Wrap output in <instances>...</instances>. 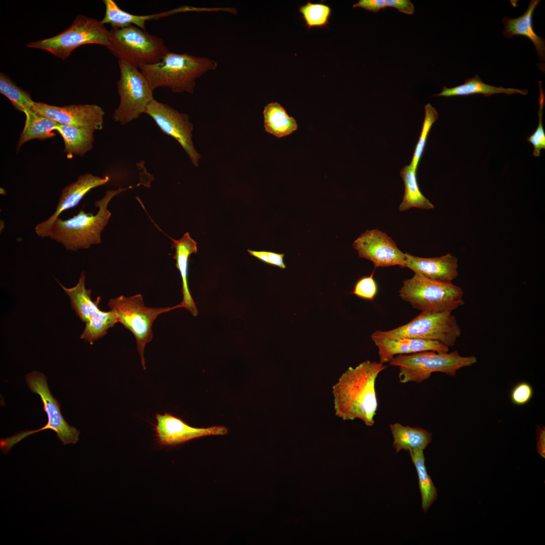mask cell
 <instances>
[{
  "mask_svg": "<svg viewBox=\"0 0 545 545\" xmlns=\"http://www.w3.org/2000/svg\"><path fill=\"white\" fill-rule=\"evenodd\" d=\"M386 367L367 360L343 372L332 388L335 415L344 420L358 419L372 426L378 407L375 382Z\"/></svg>",
  "mask_w": 545,
  "mask_h": 545,
  "instance_id": "1",
  "label": "cell"
},
{
  "mask_svg": "<svg viewBox=\"0 0 545 545\" xmlns=\"http://www.w3.org/2000/svg\"><path fill=\"white\" fill-rule=\"evenodd\" d=\"M217 67L209 58L169 51L159 62L140 69L154 90L166 87L176 93H193L196 79Z\"/></svg>",
  "mask_w": 545,
  "mask_h": 545,
  "instance_id": "2",
  "label": "cell"
},
{
  "mask_svg": "<svg viewBox=\"0 0 545 545\" xmlns=\"http://www.w3.org/2000/svg\"><path fill=\"white\" fill-rule=\"evenodd\" d=\"M127 189L120 187L107 191L103 198L95 202V206L98 207L95 215L81 209L69 219L63 220L59 217L51 226L49 237L62 244L66 250L73 251L100 243L101 233L111 216L108 204L115 195Z\"/></svg>",
  "mask_w": 545,
  "mask_h": 545,
  "instance_id": "3",
  "label": "cell"
},
{
  "mask_svg": "<svg viewBox=\"0 0 545 545\" xmlns=\"http://www.w3.org/2000/svg\"><path fill=\"white\" fill-rule=\"evenodd\" d=\"M399 296L421 312H452L465 303L460 287L452 282L431 279L418 273L403 282Z\"/></svg>",
  "mask_w": 545,
  "mask_h": 545,
  "instance_id": "4",
  "label": "cell"
},
{
  "mask_svg": "<svg viewBox=\"0 0 545 545\" xmlns=\"http://www.w3.org/2000/svg\"><path fill=\"white\" fill-rule=\"evenodd\" d=\"M477 362L474 356H462L456 351L451 352L426 351L394 357L389 362L399 369L401 383H420L433 372H439L455 376L457 370Z\"/></svg>",
  "mask_w": 545,
  "mask_h": 545,
  "instance_id": "5",
  "label": "cell"
},
{
  "mask_svg": "<svg viewBox=\"0 0 545 545\" xmlns=\"http://www.w3.org/2000/svg\"><path fill=\"white\" fill-rule=\"evenodd\" d=\"M110 31L107 49L118 60L137 68L157 63L169 52L161 38L134 25Z\"/></svg>",
  "mask_w": 545,
  "mask_h": 545,
  "instance_id": "6",
  "label": "cell"
},
{
  "mask_svg": "<svg viewBox=\"0 0 545 545\" xmlns=\"http://www.w3.org/2000/svg\"><path fill=\"white\" fill-rule=\"evenodd\" d=\"M29 389L38 394L43 403V409L47 417L46 424L35 430H26L0 439V449L7 454L11 448L22 440L32 434L46 429H51L57 433V438L63 445L75 444L79 440L80 431L70 425L64 419L60 410V404L51 395L46 376L42 373L33 371L26 376Z\"/></svg>",
  "mask_w": 545,
  "mask_h": 545,
  "instance_id": "7",
  "label": "cell"
},
{
  "mask_svg": "<svg viewBox=\"0 0 545 545\" xmlns=\"http://www.w3.org/2000/svg\"><path fill=\"white\" fill-rule=\"evenodd\" d=\"M461 329L451 311L421 312L405 324L389 331H375L371 339L408 338L436 341L448 347L454 345Z\"/></svg>",
  "mask_w": 545,
  "mask_h": 545,
  "instance_id": "8",
  "label": "cell"
},
{
  "mask_svg": "<svg viewBox=\"0 0 545 545\" xmlns=\"http://www.w3.org/2000/svg\"><path fill=\"white\" fill-rule=\"evenodd\" d=\"M108 306L115 313L118 322L133 334L141 365L145 369L144 350L146 344L152 340L154 321L160 314L180 308V304L173 307H149L145 306L141 294H136L111 299Z\"/></svg>",
  "mask_w": 545,
  "mask_h": 545,
  "instance_id": "9",
  "label": "cell"
},
{
  "mask_svg": "<svg viewBox=\"0 0 545 545\" xmlns=\"http://www.w3.org/2000/svg\"><path fill=\"white\" fill-rule=\"evenodd\" d=\"M86 44H99L107 48L110 44V31L101 21L79 15L72 25L62 33L29 42L27 46L45 50L65 59L77 47Z\"/></svg>",
  "mask_w": 545,
  "mask_h": 545,
  "instance_id": "10",
  "label": "cell"
},
{
  "mask_svg": "<svg viewBox=\"0 0 545 545\" xmlns=\"http://www.w3.org/2000/svg\"><path fill=\"white\" fill-rule=\"evenodd\" d=\"M118 64L120 76L117 86L120 103L113 119L124 125L144 113L148 105L154 99V89L138 68L119 60Z\"/></svg>",
  "mask_w": 545,
  "mask_h": 545,
  "instance_id": "11",
  "label": "cell"
},
{
  "mask_svg": "<svg viewBox=\"0 0 545 545\" xmlns=\"http://www.w3.org/2000/svg\"><path fill=\"white\" fill-rule=\"evenodd\" d=\"M144 113L154 121L165 134L174 138L189 157L192 164L198 166L200 155L196 150L192 140L193 125L185 114L179 113L167 104L153 99Z\"/></svg>",
  "mask_w": 545,
  "mask_h": 545,
  "instance_id": "12",
  "label": "cell"
},
{
  "mask_svg": "<svg viewBox=\"0 0 545 545\" xmlns=\"http://www.w3.org/2000/svg\"><path fill=\"white\" fill-rule=\"evenodd\" d=\"M353 246L360 257L370 260L375 267H404L405 253L390 237L378 229L366 230L354 241Z\"/></svg>",
  "mask_w": 545,
  "mask_h": 545,
  "instance_id": "13",
  "label": "cell"
},
{
  "mask_svg": "<svg viewBox=\"0 0 545 545\" xmlns=\"http://www.w3.org/2000/svg\"><path fill=\"white\" fill-rule=\"evenodd\" d=\"M33 110L59 124L86 127L94 130L102 128L104 112L95 104L57 106L35 102Z\"/></svg>",
  "mask_w": 545,
  "mask_h": 545,
  "instance_id": "14",
  "label": "cell"
},
{
  "mask_svg": "<svg viewBox=\"0 0 545 545\" xmlns=\"http://www.w3.org/2000/svg\"><path fill=\"white\" fill-rule=\"evenodd\" d=\"M155 418L156 424L154 430L157 441L163 446H175L200 437L224 435L228 432V429L223 426L194 427L168 413H157Z\"/></svg>",
  "mask_w": 545,
  "mask_h": 545,
  "instance_id": "15",
  "label": "cell"
},
{
  "mask_svg": "<svg viewBox=\"0 0 545 545\" xmlns=\"http://www.w3.org/2000/svg\"><path fill=\"white\" fill-rule=\"evenodd\" d=\"M109 177L101 178L89 173L80 175L77 180L63 189L54 212L46 220L35 228L37 235L41 238L49 237L51 226L60 214L66 210L76 206L90 190L106 184Z\"/></svg>",
  "mask_w": 545,
  "mask_h": 545,
  "instance_id": "16",
  "label": "cell"
},
{
  "mask_svg": "<svg viewBox=\"0 0 545 545\" xmlns=\"http://www.w3.org/2000/svg\"><path fill=\"white\" fill-rule=\"evenodd\" d=\"M405 256L404 267L426 278L452 282L458 276V259L451 254L437 257L423 258L406 253Z\"/></svg>",
  "mask_w": 545,
  "mask_h": 545,
  "instance_id": "17",
  "label": "cell"
},
{
  "mask_svg": "<svg viewBox=\"0 0 545 545\" xmlns=\"http://www.w3.org/2000/svg\"><path fill=\"white\" fill-rule=\"evenodd\" d=\"M378 348L379 362H389L396 355L410 354L426 351L448 352L449 347L439 342L403 338L393 339L373 338Z\"/></svg>",
  "mask_w": 545,
  "mask_h": 545,
  "instance_id": "18",
  "label": "cell"
},
{
  "mask_svg": "<svg viewBox=\"0 0 545 545\" xmlns=\"http://www.w3.org/2000/svg\"><path fill=\"white\" fill-rule=\"evenodd\" d=\"M103 2L105 6V13L101 22L104 25L111 24L112 28H122L134 25L145 30L146 21L157 20L178 13L189 11L198 12L199 10L198 8L182 6L157 14L137 15L129 13L121 9L113 0H104Z\"/></svg>",
  "mask_w": 545,
  "mask_h": 545,
  "instance_id": "19",
  "label": "cell"
},
{
  "mask_svg": "<svg viewBox=\"0 0 545 545\" xmlns=\"http://www.w3.org/2000/svg\"><path fill=\"white\" fill-rule=\"evenodd\" d=\"M172 240V248L175 249L174 258L176 261V266L180 271L182 280L183 300L180 305L189 311L193 316L198 314V310L191 295L188 284V267L190 255L197 252L196 242L188 233H185L179 240Z\"/></svg>",
  "mask_w": 545,
  "mask_h": 545,
  "instance_id": "20",
  "label": "cell"
},
{
  "mask_svg": "<svg viewBox=\"0 0 545 545\" xmlns=\"http://www.w3.org/2000/svg\"><path fill=\"white\" fill-rule=\"evenodd\" d=\"M540 1L532 0L526 12L517 18L505 17L502 22L504 25L503 35L506 38H511L514 35H522L528 37L533 43L541 61L544 60V39L537 35L532 26V16Z\"/></svg>",
  "mask_w": 545,
  "mask_h": 545,
  "instance_id": "21",
  "label": "cell"
},
{
  "mask_svg": "<svg viewBox=\"0 0 545 545\" xmlns=\"http://www.w3.org/2000/svg\"><path fill=\"white\" fill-rule=\"evenodd\" d=\"M390 428L394 438L393 446L397 453L414 449L424 450L432 440V433L420 427L396 422L391 424Z\"/></svg>",
  "mask_w": 545,
  "mask_h": 545,
  "instance_id": "22",
  "label": "cell"
},
{
  "mask_svg": "<svg viewBox=\"0 0 545 545\" xmlns=\"http://www.w3.org/2000/svg\"><path fill=\"white\" fill-rule=\"evenodd\" d=\"M85 278L84 272L82 271L77 284L71 288H66L56 281L69 296L72 309L82 321L86 322L101 310L98 307L101 297H98L95 301L91 300V290L85 288Z\"/></svg>",
  "mask_w": 545,
  "mask_h": 545,
  "instance_id": "23",
  "label": "cell"
},
{
  "mask_svg": "<svg viewBox=\"0 0 545 545\" xmlns=\"http://www.w3.org/2000/svg\"><path fill=\"white\" fill-rule=\"evenodd\" d=\"M480 93L485 96L498 93H505L507 95L518 93L525 95L528 93L527 89H518L512 88L496 87L487 84L482 82L478 75L465 79L464 83L460 85L447 88L443 86L442 91L433 96L451 97L455 96H465L474 94Z\"/></svg>",
  "mask_w": 545,
  "mask_h": 545,
  "instance_id": "24",
  "label": "cell"
},
{
  "mask_svg": "<svg viewBox=\"0 0 545 545\" xmlns=\"http://www.w3.org/2000/svg\"><path fill=\"white\" fill-rule=\"evenodd\" d=\"M263 115L265 130L278 138L288 136L298 128L296 120L288 115L279 103L273 102L267 104Z\"/></svg>",
  "mask_w": 545,
  "mask_h": 545,
  "instance_id": "25",
  "label": "cell"
},
{
  "mask_svg": "<svg viewBox=\"0 0 545 545\" xmlns=\"http://www.w3.org/2000/svg\"><path fill=\"white\" fill-rule=\"evenodd\" d=\"M417 170L410 164L404 166L400 171L405 186L403 200L399 207V210L401 211L407 210L411 207L423 209L434 208V205L419 189L416 177Z\"/></svg>",
  "mask_w": 545,
  "mask_h": 545,
  "instance_id": "26",
  "label": "cell"
},
{
  "mask_svg": "<svg viewBox=\"0 0 545 545\" xmlns=\"http://www.w3.org/2000/svg\"><path fill=\"white\" fill-rule=\"evenodd\" d=\"M56 130L64 139L65 152L82 156L92 148L95 131L93 129L58 124Z\"/></svg>",
  "mask_w": 545,
  "mask_h": 545,
  "instance_id": "27",
  "label": "cell"
},
{
  "mask_svg": "<svg viewBox=\"0 0 545 545\" xmlns=\"http://www.w3.org/2000/svg\"><path fill=\"white\" fill-rule=\"evenodd\" d=\"M24 114L25 124L18 143V148L32 139H45L56 135L53 132L56 130L58 123L39 115L34 110Z\"/></svg>",
  "mask_w": 545,
  "mask_h": 545,
  "instance_id": "28",
  "label": "cell"
},
{
  "mask_svg": "<svg viewBox=\"0 0 545 545\" xmlns=\"http://www.w3.org/2000/svg\"><path fill=\"white\" fill-rule=\"evenodd\" d=\"M409 452L418 477L422 500L421 508L426 512L437 499L438 490L427 472L423 450L414 449L409 450Z\"/></svg>",
  "mask_w": 545,
  "mask_h": 545,
  "instance_id": "29",
  "label": "cell"
},
{
  "mask_svg": "<svg viewBox=\"0 0 545 545\" xmlns=\"http://www.w3.org/2000/svg\"><path fill=\"white\" fill-rule=\"evenodd\" d=\"M118 322L113 311L100 310L86 322L85 328L80 338L92 344L94 341L105 336L108 329Z\"/></svg>",
  "mask_w": 545,
  "mask_h": 545,
  "instance_id": "30",
  "label": "cell"
},
{
  "mask_svg": "<svg viewBox=\"0 0 545 545\" xmlns=\"http://www.w3.org/2000/svg\"><path fill=\"white\" fill-rule=\"evenodd\" d=\"M0 92L7 97L14 106L24 113L33 110V101L30 95L23 91L6 75H0Z\"/></svg>",
  "mask_w": 545,
  "mask_h": 545,
  "instance_id": "31",
  "label": "cell"
},
{
  "mask_svg": "<svg viewBox=\"0 0 545 545\" xmlns=\"http://www.w3.org/2000/svg\"><path fill=\"white\" fill-rule=\"evenodd\" d=\"M299 10L308 29L313 27H325L329 23L328 20L331 12L329 6L308 2L306 5L301 6Z\"/></svg>",
  "mask_w": 545,
  "mask_h": 545,
  "instance_id": "32",
  "label": "cell"
},
{
  "mask_svg": "<svg viewBox=\"0 0 545 545\" xmlns=\"http://www.w3.org/2000/svg\"><path fill=\"white\" fill-rule=\"evenodd\" d=\"M424 110L425 115L421 132L410 163L416 169H417L419 162L424 151L427 137L431 126L439 117L436 109L430 103H428L424 106Z\"/></svg>",
  "mask_w": 545,
  "mask_h": 545,
  "instance_id": "33",
  "label": "cell"
},
{
  "mask_svg": "<svg viewBox=\"0 0 545 545\" xmlns=\"http://www.w3.org/2000/svg\"><path fill=\"white\" fill-rule=\"evenodd\" d=\"M538 86L540 90L538 111V124L534 132L527 139V140L533 145L534 147L533 155L536 157L539 156L540 150L545 149V133L542 125L543 110L545 103V97L541 81L538 82Z\"/></svg>",
  "mask_w": 545,
  "mask_h": 545,
  "instance_id": "34",
  "label": "cell"
},
{
  "mask_svg": "<svg viewBox=\"0 0 545 545\" xmlns=\"http://www.w3.org/2000/svg\"><path fill=\"white\" fill-rule=\"evenodd\" d=\"M373 272L359 279L351 293L362 299L372 300L377 292V286L373 278Z\"/></svg>",
  "mask_w": 545,
  "mask_h": 545,
  "instance_id": "35",
  "label": "cell"
},
{
  "mask_svg": "<svg viewBox=\"0 0 545 545\" xmlns=\"http://www.w3.org/2000/svg\"><path fill=\"white\" fill-rule=\"evenodd\" d=\"M533 394L531 386L527 382H522L513 387L511 392L510 398L513 404L524 405L531 399Z\"/></svg>",
  "mask_w": 545,
  "mask_h": 545,
  "instance_id": "36",
  "label": "cell"
},
{
  "mask_svg": "<svg viewBox=\"0 0 545 545\" xmlns=\"http://www.w3.org/2000/svg\"><path fill=\"white\" fill-rule=\"evenodd\" d=\"M247 251L252 255L262 262L270 265H275L284 269L286 266L284 262V253L266 251H254L248 249Z\"/></svg>",
  "mask_w": 545,
  "mask_h": 545,
  "instance_id": "37",
  "label": "cell"
},
{
  "mask_svg": "<svg viewBox=\"0 0 545 545\" xmlns=\"http://www.w3.org/2000/svg\"><path fill=\"white\" fill-rule=\"evenodd\" d=\"M387 7H393L399 12L407 14H413L414 6L409 0H385Z\"/></svg>",
  "mask_w": 545,
  "mask_h": 545,
  "instance_id": "38",
  "label": "cell"
},
{
  "mask_svg": "<svg viewBox=\"0 0 545 545\" xmlns=\"http://www.w3.org/2000/svg\"><path fill=\"white\" fill-rule=\"evenodd\" d=\"M353 7L362 8L366 10L374 13L387 7L385 0H360Z\"/></svg>",
  "mask_w": 545,
  "mask_h": 545,
  "instance_id": "39",
  "label": "cell"
},
{
  "mask_svg": "<svg viewBox=\"0 0 545 545\" xmlns=\"http://www.w3.org/2000/svg\"><path fill=\"white\" fill-rule=\"evenodd\" d=\"M536 430V450L537 453L543 458H545V427L542 425H537Z\"/></svg>",
  "mask_w": 545,
  "mask_h": 545,
  "instance_id": "40",
  "label": "cell"
}]
</instances>
